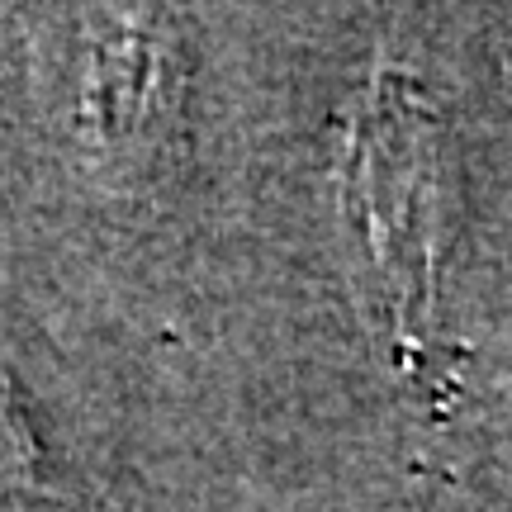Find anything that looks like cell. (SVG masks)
<instances>
[{
  "instance_id": "obj_1",
  "label": "cell",
  "mask_w": 512,
  "mask_h": 512,
  "mask_svg": "<svg viewBox=\"0 0 512 512\" xmlns=\"http://www.w3.org/2000/svg\"><path fill=\"white\" fill-rule=\"evenodd\" d=\"M24 456H29L24 432H19L15 413H10V403H5V394H0V484H10V479L24 470Z\"/></svg>"
}]
</instances>
